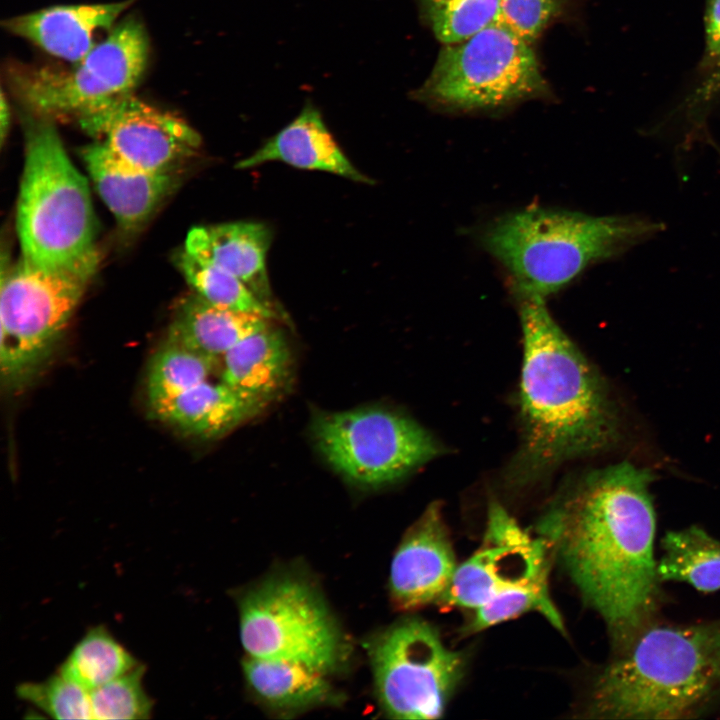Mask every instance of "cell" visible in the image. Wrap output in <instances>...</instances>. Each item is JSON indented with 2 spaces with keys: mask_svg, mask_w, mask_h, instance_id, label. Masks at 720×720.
Returning a JSON list of instances; mask_svg holds the SVG:
<instances>
[{
  "mask_svg": "<svg viewBox=\"0 0 720 720\" xmlns=\"http://www.w3.org/2000/svg\"><path fill=\"white\" fill-rule=\"evenodd\" d=\"M653 474L623 461L567 483L537 532L583 601L604 621L614 650L658 618L663 601L654 555Z\"/></svg>",
  "mask_w": 720,
  "mask_h": 720,
  "instance_id": "obj_1",
  "label": "cell"
},
{
  "mask_svg": "<svg viewBox=\"0 0 720 720\" xmlns=\"http://www.w3.org/2000/svg\"><path fill=\"white\" fill-rule=\"evenodd\" d=\"M521 440L505 479L531 485L566 461L614 445L620 419L598 370L550 315L543 299L520 301Z\"/></svg>",
  "mask_w": 720,
  "mask_h": 720,
  "instance_id": "obj_2",
  "label": "cell"
},
{
  "mask_svg": "<svg viewBox=\"0 0 720 720\" xmlns=\"http://www.w3.org/2000/svg\"><path fill=\"white\" fill-rule=\"evenodd\" d=\"M720 706V617L637 632L595 674L583 715L593 719H686Z\"/></svg>",
  "mask_w": 720,
  "mask_h": 720,
  "instance_id": "obj_3",
  "label": "cell"
},
{
  "mask_svg": "<svg viewBox=\"0 0 720 720\" xmlns=\"http://www.w3.org/2000/svg\"><path fill=\"white\" fill-rule=\"evenodd\" d=\"M664 228L637 215L529 207L496 219L481 241L506 271L520 301L545 300L591 265L621 255Z\"/></svg>",
  "mask_w": 720,
  "mask_h": 720,
  "instance_id": "obj_4",
  "label": "cell"
},
{
  "mask_svg": "<svg viewBox=\"0 0 720 720\" xmlns=\"http://www.w3.org/2000/svg\"><path fill=\"white\" fill-rule=\"evenodd\" d=\"M52 118H26L16 226L22 258L44 267L74 263L96 249L86 179L71 162Z\"/></svg>",
  "mask_w": 720,
  "mask_h": 720,
  "instance_id": "obj_5",
  "label": "cell"
},
{
  "mask_svg": "<svg viewBox=\"0 0 720 720\" xmlns=\"http://www.w3.org/2000/svg\"><path fill=\"white\" fill-rule=\"evenodd\" d=\"M99 258L95 249L64 266L44 267L24 258L8 272L2 265L0 367L8 388L26 383L49 357Z\"/></svg>",
  "mask_w": 720,
  "mask_h": 720,
  "instance_id": "obj_6",
  "label": "cell"
},
{
  "mask_svg": "<svg viewBox=\"0 0 720 720\" xmlns=\"http://www.w3.org/2000/svg\"><path fill=\"white\" fill-rule=\"evenodd\" d=\"M149 58L144 26L135 17L115 25L70 70L49 67H15L10 87L32 113L77 120L133 93Z\"/></svg>",
  "mask_w": 720,
  "mask_h": 720,
  "instance_id": "obj_7",
  "label": "cell"
},
{
  "mask_svg": "<svg viewBox=\"0 0 720 720\" xmlns=\"http://www.w3.org/2000/svg\"><path fill=\"white\" fill-rule=\"evenodd\" d=\"M545 80L530 44L495 23L440 51L417 98L452 109L497 108L541 94Z\"/></svg>",
  "mask_w": 720,
  "mask_h": 720,
  "instance_id": "obj_8",
  "label": "cell"
},
{
  "mask_svg": "<svg viewBox=\"0 0 720 720\" xmlns=\"http://www.w3.org/2000/svg\"><path fill=\"white\" fill-rule=\"evenodd\" d=\"M312 435L336 472L366 488L392 484L441 453L415 420L378 407L318 413Z\"/></svg>",
  "mask_w": 720,
  "mask_h": 720,
  "instance_id": "obj_9",
  "label": "cell"
},
{
  "mask_svg": "<svg viewBox=\"0 0 720 720\" xmlns=\"http://www.w3.org/2000/svg\"><path fill=\"white\" fill-rule=\"evenodd\" d=\"M240 638L248 656L304 664L325 674L339 663L343 644L319 593L304 579L274 576L239 603Z\"/></svg>",
  "mask_w": 720,
  "mask_h": 720,
  "instance_id": "obj_10",
  "label": "cell"
},
{
  "mask_svg": "<svg viewBox=\"0 0 720 720\" xmlns=\"http://www.w3.org/2000/svg\"><path fill=\"white\" fill-rule=\"evenodd\" d=\"M370 659L378 700L395 719L442 717L466 669L465 655L418 618L381 633L370 646Z\"/></svg>",
  "mask_w": 720,
  "mask_h": 720,
  "instance_id": "obj_11",
  "label": "cell"
},
{
  "mask_svg": "<svg viewBox=\"0 0 720 720\" xmlns=\"http://www.w3.org/2000/svg\"><path fill=\"white\" fill-rule=\"evenodd\" d=\"M552 555L544 537L531 535L493 502L481 546L458 564L438 604L475 610L512 588L548 581Z\"/></svg>",
  "mask_w": 720,
  "mask_h": 720,
  "instance_id": "obj_12",
  "label": "cell"
},
{
  "mask_svg": "<svg viewBox=\"0 0 720 720\" xmlns=\"http://www.w3.org/2000/svg\"><path fill=\"white\" fill-rule=\"evenodd\" d=\"M78 121L112 154L148 171H175L201 145L200 135L185 121L133 93Z\"/></svg>",
  "mask_w": 720,
  "mask_h": 720,
  "instance_id": "obj_13",
  "label": "cell"
},
{
  "mask_svg": "<svg viewBox=\"0 0 720 720\" xmlns=\"http://www.w3.org/2000/svg\"><path fill=\"white\" fill-rule=\"evenodd\" d=\"M458 567L441 504H429L408 528L392 558V602L402 611L437 603Z\"/></svg>",
  "mask_w": 720,
  "mask_h": 720,
  "instance_id": "obj_14",
  "label": "cell"
},
{
  "mask_svg": "<svg viewBox=\"0 0 720 720\" xmlns=\"http://www.w3.org/2000/svg\"><path fill=\"white\" fill-rule=\"evenodd\" d=\"M133 3L124 0L110 3L57 5L3 21L10 33L29 40L50 55L80 62L109 33Z\"/></svg>",
  "mask_w": 720,
  "mask_h": 720,
  "instance_id": "obj_15",
  "label": "cell"
},
{
  "mask_svg": "<svg viewBox=\"0 0 720 720\" xmlns=\"http://www.w3.org/2000/svg\"><path fill=\"white\" fill-rule=\"evenodd\" d=\"M103 202L127 233L140 229L176 186V173L144 170L121 160L96 141L82 150Z\"/></svg>",
  "mask_w": 720,
  "mask_h": 720,
  "instance_id": "obj_16",
  "label": "cell"
},
{
  "mask_svg": "<svg viewBox=\"0 0 720 720\" xmlns=\"http://www.w3.org/2000/svg\"><path fill=\"white\" fill-rule=\"evenodd\" d=\"M271 241L272 231L266 224L237 221L193 228L184 249L233 274L260 300L275 307L266 266Z\"/></svg>",
  "mask_w": 720,
  "mask_h": 720,
  "instance_id": "obj_17",
  "label": "cell"
},
{
  "mask_svg": "<svg viewBox=\"0 0 720 720\" xmlns=\"http://www.w3.org/2000/svg\"><path fill=\"white\" fill-rule=\"evenodd\" d=\"M273 161L298 169L328 172L355 182L373 183L351 163L320 112L312 105L305 106L295 119L264 145L240 160L236 168L251 169Z\"/></svg>",
  "mask_w": 720,
  "mask_h": 720,
  "instance_id": "obj_18",
  "label": "cell"
},
{
  "mask_svg": "<svg viewBox=\"0 0 720 720\" xmlns=\"http://www.w3.org/2000/svg\"><path fill=\"white\" fill-rule=\"evenodd\" d=\"M268 401L223 381H204L152 410L159 420L201 438L218 439L257 416Z\"/></svg>",
  "mask_w": 720,
  "mask_h": 720,
  "instance_id": "obj_19",
  "label": "cell"
},
{
  "mask_svg": "<svg viewBox=\"0 0 720 720\" xmlns=\"http://www.w3.org/2000/svg\"><path fill=\"white\" fill-rule=\"evenodd\" d=\"M292 360L286 336L270 323L241 339L222 357L220 379L271 402L287 386Z\"/></svg>",
  "mask_w": 720,
  "mask_h": 720,
  "instance_id": "obj_20",
  "label": "cell"
},
{
  "mask_svg": "<svg viewBox=\"0 0 720 720\" xmlns=\"http://www.w3.org/2000/svg\"><path fill=\"white\" fill-rule=\"evenodd\" d=\"M272 322L256 314L213 305L194 292L177 306L166 341L222 360L241 339Z\"/></svg>",
  "mask_w": 720,
  "mask_h": 720,
  "instance_id": "obj_21",
  "label": "cell"
},
{
  "mask_svg": "<svg viewBox=\"0 0 720 720\" xmlns=\"http://www.w3.org/2000/svg\"><path fill=\"white\" fill-rule=\"evenodd\" d=\"M242 667L255 695L276 709H305L329 702L333 697L326 674L301 663L247 655Z\"/></svg>",
  "mask_w": 720,
  "mask_h": 720,
  "instance_id": "obj_22",
  "label": "cell"
},
{
  "mask_svg": "<svg viewBox=\"0 0 720 720\" xmlns=\"http://www.w3.org/2000/svg\"><path fill=\"white\" fill-rule=\"evenodd\" d=\"M657 560L661 583L682 582L704 593L720 590V540L699 526L669 531Z\"/></svg>",
  "mask_w": 720,
  "mask_h": 720,
  "instance_id": "obj_23",
  "label": "cell"
},
{
  "mask_svg": "<svg viewBox=\"0 0 720 720\" xmlns=\"http://www.w3.org/2000/svg\"><path fill=\"white\" fill-rule=\"evenodd\" d=\"M138 664L137 659L100 625L89 629L80 639L58 672L90 692Z\"/></svg>",
  "mask_w": 720,
  "mask_h": 720,
  "instance_id": "obj_24",
  "label": "cell"
},
{
  "mask_svg": "<svg viewBox=\"0 0 720 720\" xmlns=\"http://www.w3.org/2000/svg\"><path fill=\"white\" fill-rule=\"evenodd\" d=\"M221 360L166 341L153 355L146 381V394L152 410L180 393L209 380Z\"/></svg>",
  "mask_w": 720,
  "mask_h": 720,
  "instance_id": "obj_25",
  "label": "cell"
},
{
  "mask_svg": "<svg viewBox=\"0 0 720 720\" xmlns=\"http://www.w3.org/2000/svg\"><path fill=\"white\" fill-rule=\"evenodd\" d=\"M176 264L187 283L207 302L230 310L247 312L270 320L281 319L275 307L260 300L233 274L185 249L176 255Z\"/></svg>",
  "mask_w": 720,
  "mask_h": 720,
  "instance_id": "obj_26",
  "label": "cell"
},
{
  "mask_svg": "<svg viewBox=\"0 0 720 720\" xmlns=\"http://www.w3.org/2000/svg\"><path fill=\"white\" fill-rule=\"evenodd\" d=\"M529 612L541 614L555 629L565 633L564 622L551 598L548 581L512 588L497 595L473 610L463 633L481 632Z\"/></svg>",
  "mask_w": 720,
  "mask_h": 720,
  "instance_id": "obj_27",
  "label": "cell"
},
{
  "mask_svg": "<svg viewBox=\"0 0 720 720\" xmlns=\"http://www.w3.org/2000/svg\"><path fill=\"white\" fill-rule=\"evenodd\" d=\"M145 666L132 670L90 691L93 719H149L153 701L143 686Z\"/></svg>",
  "mask_w": 720,
  "mask_h": 720,
  "instance_id": "obj_28",
  "label": "cell"
},
{
  "mask_svg": "<svg viewBox=\"0 0 720 720\" xmlns=\"http://www.w3.org/2000/svg\"><path fill=\"white\" fill-rule=\"evenodd\" d=\"M501 0H451L425 13L442 43L464 41L498 22Z\"/></svg>",
  "mask_w": 720,
  "mask_h": 720,
  "instance_id": "obj_29",
  "label": "cell"
},
{
  "mask_svg": "<svg viewBox=\"0 0 720 720\" xmlns=\"http://www.w3.org/2000/svg\"><path fill=\"white\" fill-rule=\"evenodd\" d=\"M17 696L55 719H93L90 692L61 673L40 682H23Z\"/></svg>",
  "mask_w": 720,
  "mask_h": 720,
  "instance_id": "obj_30",
  "label": "cell"
},
{
  "mask_svg": "<svg viewBox=\"0 0 720 720\" xmlns=\"http://www.w3.org/2000/svg\"><path fill=\"white\" fill-rule=\"evenodd\" d=\"M559 0H501L498 22L529 44L558 8Z\"/></svg>",
  "mask_w": 720,
  "mask_h": 720,
  "instance_id": "obj_31",
  "label": "cell"
},
{
  "mask_svg": "<svg viewBox=\"0 0 720 720\" xmlns=\"http://www.w3.org/2000/svg\"><path fill=\"white\" fill-rule=\"evenodd\" d=\"M706 41L711 57L720 58V0H710L706 13Z\"/></svg>",
  "mask_w": 720,
  "mask_h": 720,
  "instance_id": "obj_32",
  "label": "cell"
},
{
  "mask_svg": "<svg viewBox=\"0 0 720 720\" xmlns=\"http://www.w3.org/2000/svg\"><path fill=\"white\" fill-rule=\"evenodd\" d=\"M9 121H10V111H9V105L8 101L6 99V96L4 94V91L1 92V101H0V132H1V143L3 144L4 139L6 137V134L9 129Z\"/></svg>",
  "mask_w": 720,
  "mask_h": 720,
  "instance_id": "obj_33",
  "label": "cell"
},
{
  "mask_svg": "<svg viewBox=\"0 0 720 720\" xmlns=\"http://www.w3.org/2000/svg\"><path fill=\"white\" fill-rule=\"evenodd\" d=\"M449 1L451 0H421V3L422 7L424 8V12L426 13L434 8L446 4Z\"/></svg>",
  "mask_w": 720,
  "mask_h": 720,
  "instance_id": "obj_34",
  "label": "cell"
},
{
  "mask_svg": "<svg viewBox=\"0 0 720 720\" xmlns=\"http://www.w3.org/2000/svg\"><path fill=\"white\" fill-rule=\"evenodd\" d=\"M717 150H718V153H719V155H720V149H717Z\"/></svg>",
  "mask_w": 720,
  "mask_h": 720,
  "instance_id": "obj_35",
  "label": "cell"
}]
</instances>
